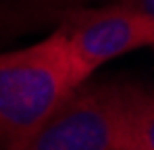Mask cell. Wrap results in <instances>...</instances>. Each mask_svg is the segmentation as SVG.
Instances as JSON below:
<instances>
[{"label":"cell","mask_w":154,"mask_h":150,"mask_svg":"<svg viewBox=\"0 0 154 150\" xmlns=\"http://www.w3.org/2000/svg\"><path fill=\"white\" fill-rule=\"evenodd\" d=\"M77 83L58 29L33 46L0 54V146L19 150Z\"/></svg>","instance_id":"1"},{"label":"cell","mask_w":154,"mask_h":150,"mask_svg":"<svg viewBox=\"0 0 154 150\" xmlns=\"http://www.w3.org/2000/svg\"><path fill=\"white\" fill-rule=\"evenodd\" d=\"M56 29L63 36L79 86L106 61L154 44V15L131 13L117 4L106 8H69Z\"/></svg>","instance_id":"2"},{"label":"cell","mask_w":154,"mask_h":150,"mask_svg":"<svg viewBox=\"0 0 154 150\" xmlns=\"http://www.w3.org/2000/svg\"><path fill=\"white\" fill-rule=\"evenodd\" d=\"M123 83H81L19 150H117Z\"/></svg>","instance_id":"3"},{"label":"cell","mask_w":154,"mask_h":150,"mask_svg":"<svg viewBox=\"0 0 154 150\" xmlns=\"http://www.w3.org/2000/svg\"><path fill=\"white\" fill-rule=\"evenodd\" d=\"M117 150H154V96L140 86L123 83Z\"/></svg>","instance_id":"4"},{"label":"cell","mask_w":154,"mask_h":150,"mask_svg":"<svg viewBox=\"0 0 154 150\" xmlns=\"http://www.w3.org/2000/svg\"><path fill=\"white\" fill-rule=\"evenodd\" d=\"M83 0H4V6L11 4V13L17 15L21 21L25 15H42V13H67L69 8H75ZM2 6V8H4Z\"/></svg>","instance_id":"5"},{"label":"cell","mask_w":154,"mask_h":150,"mask_svg":"<svg viewBox=\"0 0 154 150\" xmlns=\"http://www.w3.org/2000/svg\"><path fill=\"white\" fill-rule=\"evenodd\" d=\"M117 6L140 15H154V0H117Z\"/></svg>","instance_id":"6"}]
</instances>
